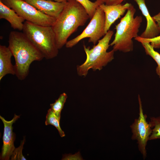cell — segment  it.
<instances>
[{"instance_id": "obj_7", "label": "cell", "mask_w": 160, "mask_h": 160, "mask_svg": "<svg viewBox=\"0 0 160 160\" xmlns=\"http://www.w3.org/2000/svg\"><path fill=\"white\" fill-rule=\"evenodd\" d=\"M105 16L103 11L98 7L87 26L80 35L67 41L65 45L67 48L73 47L84 38H89L88 42L94 45L105 34Z\"/></svg>"}, {"instance_id": "obj_15", "label": "cell", "mask_w": 160, "mask_h": 160, "mask_svg": "<svg viewBox=\"0 0 160 160\" xmlns=\"http://www.w3.org/2000/svg\"><path fill=\"white\" fill-rule=\"evenodd\" d=\"M139 42L141 43L145 49L146 54L151 56L157 63L156 72L160 79V54L154 50V48L150 43L142 41Z\"/></svg>"}, {"instance_id": "obj_17", "label": "cell", "mask_w": 160, "mask_h": 160, "mask_svg": "<svg viewBox=\"0 0 160 160\" xmlns=\"http://www.w3.org/2000/svg\"><path fill=\"white\" fill-rule=\"evenodd\" d=\"M81 4L85 8L89 19H91L94 16L97 8L102 4L104 3L102 0H96L94 2L89 0H76Z\"/></svg>"}, {"instance_id": "obj_8", "label": "cell", "mask_w": 160, "mask_h": 160, "mask_svg": "<svg viewBox=\"0 0 160 160\" xmlns=\"http://www.w3.org/2000/svg\"><path fill=\"white\" fill-rule=\"evenodd\" d=\"M138 98L139 104V117L137 119H135L130 127L132 134V139L137 141L139 150L144 159L147 156L146 148L147 142L149 140L152 128L150 123L146 120L147 115L143 113L142 102L139 95Z\"/></svg>"}, {"instance_id": "obj_21", "label": "cell", "mask_w": 160, "mask_h": 160, "mask_svg": "<svg viewBox=\"0 0 160 160\" xmlns=\"http://www.w3.org/2000/svg\"><path fill=\"white\" fill-rule=\"evenodd\" d=\"M134 39L138 42L142 41L148 42L154 49L160 48V35L151 39H145L138 36L135 38Z\"/></svg>"}, {"instance_id": "obj_2", "label": "cell", "mask_w": 160, "mask_h": 160, "mask_svg": "<svg viewBox=\"0 0 160 160\" xmlns=\"http://www.w3.org/2000/svg\"><path fill=\"white\" fill-rule=\"evenodd\" d=\"M8 43L15 60V75L18 79L23 80L28 75L31 63L41 60L44 57L23 32L11 31Z\"/></svg>"}, {"instance_id": "obj_6", "label": "cell", "mask_w": 160, "mask_h": 160, "mask_svg": "<svg viewBox=\"0 0 160 160\" xmlns=\"http://www.w3.org/2000/svg\"><path fill=\"white\" fill-rule=\"evenodd\" d=\"M3 4L14 10L25 20L45 26H52L56 19L46 15L23 0H0Z\"/></svg>"}, {"instance_id": "obj_10", "label": "cell", "mask_w": 160, "mask_h": 160, "mask_svg": "<svg viewBox=\"0 0 160 160\" xmlns=\"http://www.w3.org/2000/svg\"><path fill=\"white\" fill-rule=\"evenodd\" d=\"M42 13L57 19L66 1L58 2L49 0H23Z\"/></svg>"}, {"instance_id": "obj_26", "label": "cell", "mask_w": 160, "mask_h": 160, "mask_svg": "<svg viewBox=\"0 0 160 160\" xmlns=\"http://www.w3.org/2000/svg\"><path fill=\"white\" fill-rule=\"evenodd\" d=\"M102 0L104 3H105L106 1V0Z\"/></svg>"}, {"instance_id": "obj_22", "label": "cell", "mask_w": 160, "mask_h": 160, "mask_svg": "<svg viewBox=\"0 0 160 160\" xmlns=\"http://www.w3.org/2000/svg\"><path fill=\"white\" fill-rule=\"evenodd\" d=\"M61 160H83L80 153L78 152L74 155L71 154H64L63 155Z\"/></svg>"}, {"instance_id": "obj_12", "label": "cell", "mask_w": 160, "mask_h": 160, "mask_svg": "<svg viewBox=\"0 0 160 160\" xmlns=\"http://www.w3.org/2000/svg\"><path fill=\"white\" fill-rule=\"evenodd\" d=\"M143 15L145 17L147 24L144 31L140 36L145 39H151L158 36L160 29L149 13L145 3V0H135Z\"/></svg>"}, {"instance_id": "obj_3", "label": "cell", "mask_w": 160, "mask_h": 160, "mask_svg": "<svg viewBox=\"0 0 160 160\" xmlns=\"http://www.w3.org/2000/svg\"><path fill=\"white\" fill-rule=\"evenodd\" d=\"M136 9L132 5L127 10L125 16L115 26L116 32L113 40L110 44L115 51L124 53L133 49V38L138 36L139 29L143 21L141 16L134 17Z\"/></svg>"}, {"instance_id": "obj_24", "label": "cell", "mask_w": 160, "mask_h": 160, "mask_svg": "<svg viewBox=\"0 0 160 160\" xmlns=\"http://www.w3.org/2000/svg\"><path fill=\"white\" fill-rule=\"evenodd\" d=\"M152 17L160 29V12L157 15Z\"/></svg>"}, {"instance_id": "obj_5", "label": "cell", "mask_w": 160, "mask_h": 160, "mask_svg": "<svg viewBox=\"0 0 160 160\" xmlns=\"http://www.w3.org/2000/svg\"><path fill=\"white\" fill-rule=\"evenodd\" d=\"M22 31L44 58L52 59L57 55L59 49L52 26L38 25L25 21Z\"/></svg>"}, {"instance_id": "obj_14", "label": "cell", "mask_w": 160, "mask_h": 160, "mask_svg": "<svg viewBox=\"0 0 160 160\" xmlns=\"http://www.w3.org/2000/svg\"><path fill=\"white\" fill-rule=\"evenodd\" d=\"M12 56L8 47L0 45V81L7 74L15 75L14 66L11 62Z\"/></svg>"}, {"instance_id": "obj_19", "label": "cell", "mask_w": 160, "mask_h": 160, "mask_svg": "<svg viewBox=\"0 0 160 160\" xmlns=\"http://www.w3.org/2000/svg\"><path fill=\"white\" fill-rule=\"evenodd\" d=\"M149 123L153 128L149 140L160 139V116L151 117Z\"/></svg>"}, {"instance_id": "obj_16", "label": "cell", "mask_w": 160, "mask_h": 160, "mask_svg": "<svg viewBox=\"0 0 160 160\" xmlns=\"http://www.w3.org/2000/svg\"><path fill=\"white\" fill-rule=\"evenodd\" d=\"M60 119L51 108L48 110L46 116L45 125H51L55 127L57 129L60 136L62 137H64L65 135L60 127Z\"/></svg>"}, {"instance_id": "obj_4", "label": "cell", "mask_w": 160, "mask_h": 160, "mask_svg": "<svg viewBox=\"0 0 160 160\" xmlns=\"http://www.w3.org/2000/svg\"><path fill=\"white\" fill-rule=\"evenodd\" d=\"M113 34V31H108L103 38L98 41L97 44L94 45L91 49L84 45L86 58L84 63L77 66L76 71L79 76H86L90 69L94 71H100L114 59L115 51L113 49L109 52L107 51Z\"/></svg>"}, {"instance_id": "obj_18", "label": "cell", "mask_w": 160, "mask_h": 160, "mask_svg": "<svg viewBox=\"0 0 160 160\" xmlns=\"http://www.w3.org/2000/svg\"><path fill=\"white\" fill-rule=\"evenodd\" d=\"M67 98V94L64 92L60 95L58 98L55 100L54 103L50 104L51 109L60 119L61 111L63 108Z\"/></svg>"}, {"instance_id": "obj_25", "label": "cell", "mask_w": 160, "mask_h": 160, "mask_svg": "<svg viewBox=\"0 0 160 160\" xmlns=\"http://www.w3.org/2000/svg\"><path fill=\"white\" fill-rule=\"evenodd\" d=\"M51 0V1L54 0L55 1H57V2H63L66 1H68L69 0Z\"/></svg>"}, {"instance_id": "obj_11", "label": "cell", "mask_w": 160, "mask_h": 160, "mask_svg": "<svg viewBox=\"0 0 160 160\" xmlns=\"http://www.w3.org/2000/svg\"><path fill=\"white\" fill-rule=\"evenodd\" d=\"M131 3L108 5L104 3L101 4L100 7L103 11L105 16V33H106L114 22L123 15L125 12L131 6Z\"/></svg>"}, {"instance_id": "obj_23", "label": "cell", "mask_w": 160, "mask_h": 160, "mask_svg": "<svg viewBox=\"0 0 160 160\" xmlns=\"http://www.w3.org/2000/svg\"><path fill=\"white\" fill-rule=\"evenodd\" d=\"M124 0H106L105 4L108 5L120 4Z\"/></svg>"}, {"instance_id": "obj_1", "label": "cell", "mask_w": 160, "mask_h": 160, "mask_svg": "<svg viewBox=\"0 0 160 160\" xmlns=\"http://www.w3.org/2000/svg\"><path fill=\"white\" fill-rule=\"evenodd\" d=\"M89 18L84 7L76 0H69L52 26L59 49L65 45L69 36Z\"/></svg>"}, {"instance_id": "obj_13", "label": "cell", "mask_w": 160, "mask_h": 160, "mask_svg": "<svg viewBox=\"0 0 160 160\" xmlns=\"http://www.w3.org/2000/svg\"><path fill=\"white\" fill-rule=\"evenodd\" d=\"M0 19H4L14 29L23 30L25 20L14 10L7 7L0 1Z\"/></svg>"}, {"instance_id": "obj_20", "label": "cell", "mask_w": 160, "mask_h": 160, "mask_svg": "<svg viewBox=\"0 0 160 160\" xmlns=\"http://www.w3.org/2000/svg\"><path fill=\"white\" fill-rule=\"evenodd\" d=\"M25 141V138L24 137L23 140L21 141L20 145L17 148H15L10 158L12 160H26L25 158L23 155L22 150Z\"/></svg>"}, {"instance_id": "obj_9", "label": "cell", "mask_w": 160, "mask_h": 160, "mask_svg": "<svg viewBox=\"0 0 160 160\" xmlns=\"http://www.w3.org/2000/svg\"><path fill=\"white\" fill-rule=\"evenodd\" d=\"M20 115L15 114L13 119L10 121L6 120L0 116V118L4 125V133L3 137V145L2 148L0 159L9 160L15 148L14 142L15 135L13 132L12 124L20 118Z\"/></svg>"}]
</instances>
